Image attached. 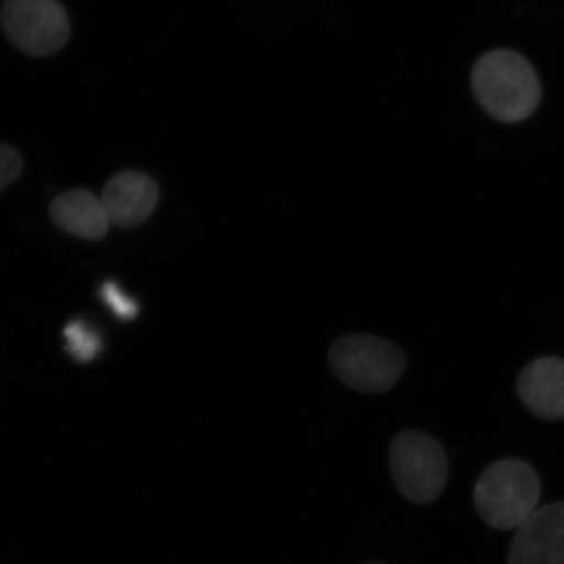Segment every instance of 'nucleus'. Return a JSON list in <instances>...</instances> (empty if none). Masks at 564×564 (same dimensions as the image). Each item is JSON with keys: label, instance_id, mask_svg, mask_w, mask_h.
I'll return each instance as SVG.
<instances>
[{"label": "nucleus", "instance_id": "9d476101", "mask_svg": "<svg viewBox=\"0 0 564 564\" xmlns=\"http://www.w3.org/2000/svg\"><path fill=\"white\" fill-rule=\"evenodd\" d=\"M66 340V351L73 356L74 361L80 364L91 362L98 358L102 350V339L88 323L73 321L63 329Z\"/></svg>", "mask_w": 564, "mask_h": 564}, {"label": "nucleus", "instance_id": "1a4fd4ad", "mask_svg": "<svg viewBox=\"0 0 564 564\" xmlns=\"http://www.w3.org/2000/svg\"><path fill=\"white\" fill-rule=\"evenodd\" d=\"M50 212L58 228L79 239L101 240L110 229L111 223L101 199L80 188L58 195Z\"/></svg>", "mask_w": 564, "mask_h": 564}, {"label": "nucleus", "instance_id": "423d86ee", "mask_svg": "<svg viewBox=\"0 0 564 564\" xmlns=\"http://www.w3.org/2000/svg\"><path fill=\"white\" fill-rule=\"evenodd\" d=\"M508 564H564V502L538 508L516 529Z\"/></svg>", "mask_w": 564, "mask_h": 564}, {"label": "nucleus", "instance_id": "f257e3e1", "mask_svg": "<svg viewBox=\"0 0 564 564\" xmlns=\"http://www.w3.org/2000/svg\"><path fill=\"white\" fill-rule=\"evenodd\" d=\"M470 85L486 113L507 124L525 121L540 107L536 70L516 51L497 50L481 55L470 74Z\"/></svg>", "mask_w": 564, "mask_h": 564}, {"label": "nucleus", "instance_id": "6e6552de", "mask_svg": "<svg viewBox=\"0 0 564 564\" xmlns=\"http://www.w3.org/2000/svg\"><path fill=\"white\" fill-rule=\"evenodd\" d=\"M516 389L530 413L543 421H563L564 359L544 356L527 364Z\"/></svg>", "mask_w": 564, "mask_h": 564}, {"label": "nucleus", "instance_id": "f03ea898", "mask_svg": "<svg viewBox=\"0 0 564 564\" xmlns=\"http://www.w3.org/2000/svg\"><path fill=\"white\" fill-rule=\"evenodd\" d=\"M540 499V477L522 459L489 464L474 488L478 514L496 530L519 529L538 510Z\"/></svg>", "mask_w": 564, "mask_h": 564}, {"label": "nucleus", "instance_id": "7ed1b4c3", "mask_svg": "<svg viewBox=\"0 0 564 564\" xmlns=\"http://www.w3.org/2000/svg\"><path fill=\"white\" fill-rule=\"evenodd\" d=\"M336 377L355 391H391L406 367L402 348L369 334H350L334 343L328 355Z\"/></svg>", "mask_w": 564, "mask_h": 564}, {"label": "nucleus", "instance_id": "39448f33", "mask_svg": "<svg viewBox=\"0 0 564 564\" xmlns=\"http://www.w3.org/2000/svg\"><path fill=\"white\" fill-rule=\"evenodd\" d=\"M0 24L11 43L32 57L57 54L69 40V18L58 0H6Z\"/></svg>", "mask_w": 564, "mask_h": 564}, {"label": "nucleus", "instance_id": "f8f14e48", "mask_svg": "<svg viewBox=\"0 0 564 564\" xmlns=\"http://www.w3.org/2000/svg\"><path fill=\"white\" fill-rule=\"evenodd\" d=\"M24 170V159L9 144L0 143V193L9 188Z\"/></svg>", "mask_w": 564, "mask_h": 564}, {"label": "nucleus", "instance_id": "20e7f679", "mask_svg": "<svg viewBox=\"0 0 564 564\" xmlns=\"http://www.w3.org/2000/svg\"><path fill=\"white\" fill-rule=\"evenodd\" d=\"M389 467L397 489L413 503L434 502L447 485L448 458L443 445L417 430H404L393 437Z\"/></svg>", "mask_w": 564, "mask_h": 564}, {"label": "nucleus", "instance_id": "0eeeda50", "mask_svg": "<svg viewBox=\"0 0 564 564\" xmlns=\"http://www.w3.org/2000/svg\"><path fill=\"white\" fill-rule=\"evenodd\" d=\"M159 202V185L148 174H115L104 187L101 203L111 225L132 229L151 217Z\"/></svg>", "mask_w": 564, "mask_h": 564}, {"label": "nucleus", "instance_id": "9b49d317", "mask_svg": "<svg viewBox=\"0 0 564 564\" xmlns=\"http://www.w3.org/2000/svg\"><path fill=\"white\" fill-rule=\"evenodd\" d=\"M99 295H101L102 302L110 307L111 313L117 315L120 321H133L139 315V303L131 299L128 293L122 292L117 282H104Z\"/></svg>", "mask_w": 564, "mask_h": 564}]
</instances>
